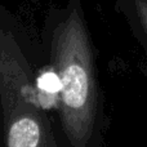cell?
<instances>
[{"mask_svg":"<svg viewBox=\"0 0 147 147\" xmlns=\"http://www.w3.org/2000/svg\"><path fill=\"white\" fill-rule=\"evenodd\" d=\"M45 62L57 78L56 127L63 147H102L106 127L96 49L79 0L53 8L41 32Z\"/></svg>","mask_w":147,"mask_h":147,"instance_id":"6da1fadb","label":"cell"},{"mask_svg":"<svg viewBox=\"0 0 147 147\" xmlns=\"http://www.w3.org/2000/svg\"><path fill=\"white\" fill-rule=\"evenodd\" d=\"M0 147H63L56 123L36 97H1Z\"/></svg>","mask_w":147,"mask_h":147,"instance_id":"7a4b0ae2","label":"cell"},{"mask_svg":"<svg viewBox=\"0 0 147 147\" xmlns=\"http://www.w3.org/2000/svg\"><path fill=\"white\" fill-rule=\"evenodd\" d=\"M138 34L147 51V0H133Z\"/></svg>","mask_w":147,"mask_h":147,"instance_id":"3957f363","label":"cell"},{"mask_svg":"<svg viewBox=\"0 0 147 147\" xmlns=\"http://www.w3.org/2000/svg\"><path fill=\"white\" fill-rule=\"evenodd\" d=\"M0 9H1V5H0ZM0 120H1V101H0Z\"/></svg>","mask_w":147,"mask_h":147,"instance_id":"277c9868","label":"cell"}]
</instances>
